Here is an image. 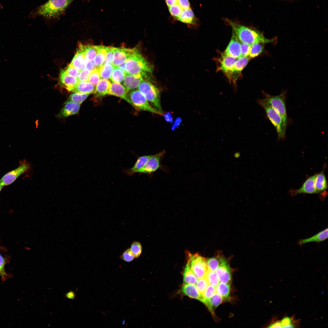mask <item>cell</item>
Returning a JSON list of instances; mask_svg holds the SVG:
<instances>
[{
  "label": "cell",
  "instance_id": "1",
  "mask_svg": "<svg viewBox=\"0 0 328 328\" xmlns=\"http://www.w3.org/2000/svg\"><path fill=\"white\" fill-rule=\"evenodd\" d=\"M226 20L241 42L251 45L258 43L265 44L274 41V39H269L265 37L263 33L258 30L251 29L228 19Z\"/></svg>",
  "mask_w": 328,
  "mask_h": 328
},
{
  "label": "cell",
  "instance_id": "2",
  "mask_svg": "<svg viewBox=\"0 0 328 328\" xmlns=\"http://www.w3.org/2000/svg\"><path fill=\"white\" fill-rule=\"evenodd\" d=\"M71 0H49L30 14L29 17L41 16L48 19L58 17L65 11Z\"/></svg>",
  "mask_w": 328,
  "mask_h": 328
},
{
  "label": "cell",
  "instance_id": "3",
  "mask_svg": "<svg viewBox=\"0 0 328 328\" xmlns=\"http://www.w3.org/2000/svg\"><path fill=\"white\" fill-rule=\"evenodd\" d=\"M126 73L131 75L141 74L146 77L147 73H151L153 69L150 63L138 51L125 62Z\"/></svg>",
  "mask_w": 328,
  "mask_h": 328
},
{
  "label": "cell",
  "instance_id": "4",
  "mask_svg": "<svg viewBox=\"0 0 328 328\" xmlns=\"http://www.w3.org/2000/svg\"><path fill=\"white\" fill-rule=\"evenodd\" d=\"M264 100L277 112L281 116L284 129L286 131L288 123V117L285 105L286 92L283 91L279 94L273 96L262 91Z\"/></svg>",
  "mask_w": 328,
  "mask_h": 328
},
{
  "label": "cell",
  "instance_id": "5",
  "mask_svg": "<svg viewBox=\"0 0 328 328\" xmlns=\"http://www.w3.org/2000/svg\"><path fill=\"white\" fill-rule=\"evenodd\" d=\"M257 102L264 109L268 119L276 130L278 139L283 140L285 137L284 129L282 119L277 112L264 99H258Z\"/></svg>",
  "mask_w": 328,
  "mask_h": 328
},
{
  "label": "cell",
  "instance_id": "6",
  "mask_svg": "<svg viewBox=\"0 0 328 328\" xmlns=\"http://www.w3.org/2000/svg\"><path fill=\"white\" fill-rule=\"evenodd\" d=\"M138 89L155 108L162 113L160 91L158 88L149 81L143 80L139 84Z\"/></svg>",
  "mask_w": 328,
  "mask_h": 328
},
{
  "label": "cell",
  "instance_id": "7",
  "mask_svg": "<svg viewBox=\"0 0 328 328\" xmlns=\"http://www.w3.org/2000/svg\"><path fill=\"white\" fill-rule=\"evenodd\" d=\"M166 151L163 150L154 155H152L148 161L141 169L137 173L141 174H146L151 177L155 172L161 169L168 173L169 168L166 166L162 164L161 161L165 156Z\"/></svg>",
  "mask_w": 328,
  "mask_h": 328
},
{
  "label": "cell",
  "instance_id": "8",
  "mask_svg": "<svg viewBox=\"0 0 328 328\" xmlns=\"http://www.w3.org/2000/svg\"><path fill=\"white\" fill-rule=\"evenodd\" d=\"M129 97L134 108L136 109L157 114H163L162 113L152 107L145 96L138 90L132 91L130 93Z\"/></svg>",
  "mask_w": 328,
  "mask_h": 328
},
{
  "label": "cell",
  "instance_id": "9",
  "mask_svg": "<svg viewBox=\"0 0 328 328\" xmlns=\"http://www.w3.org/2000/svg\"><path fill=\"white\" fill-rule=\"evenodd\" d=\"M188 261L190 267L198 279L205 276L208 270L206 260L197 254H189Z\"/></svg>",
  "mask_w": 328,
  "mask_h": 328
},
{
  "label": "cell",
  "instance_id": "10",
  "mask_svg": "<svg viewBox=\"0 0 328 328\" xmlns=\"http://www.w3.org/2000/svg\"><path fill=\"white\" fill-rule=\"evenodd\" d=\"M31 165L26 161H21L17 168L5 174L0 179V184L4 187L14 182L21 175L30 169Z\"/></svg>",
  "mask_w": 328,
  "mask_h": 328
},
{
  "label": "cell",
  "instance_id": "11",
  "mask_svg": "<svg viewBox=\"0 0 328 328\" xmlns=\"http://www.w3.org/2000/svg\"><path fill=\"white\" fill-rule=\"evenodd\" d=\"M248 57L241 56L237 59L230 71L226 75L229 82L236 87L237 81L240 76L241 71L250 60Z\"/></svg>",
  "mask_w": 328,
  "mask_h": 328
},
{
  "label": "cell",
  "instance_id": "12",
  "mask_svg": "<svg viewBox=\"0 0 328 328\" xmlns=\"http://www.w3.org/2000/svg\"><path fill=\"white\" fill-rule=\"evenodd\" d=\"M215 272L220 282L230 285L231 278V268L224 258L220 256V264Z\"/></svg>",
  "mask_w": 328,
  "mask_h": 328
},
{
  "label": "cell",
  "instance_id": "13",
  "mask_svg": "<svg viewBox=\"0 0 328 328\" xmlns=\"http://www.w3.org/2000/svg\"><path fill=\"white\" fill-rule=\"evenodd\" d=\"M138 51L136 48L129 49L115 47L112 64L114 66H118L125 62Z\"/></svg>",
  "mask_w": 328,
  "mask_h": 328
},
{
  "label": "cell",
  "instance_id": "14",
  "mask_svg": "<svg viewBox=\"0 0 328 328\" xmlns=\"http://www.w3.org/2000/svg\"><path fill=\"white\" fill-rule=\"evenodd\" d=\"M223 53L236 59L241 56V41L233 31L231 40Z\"/></svg>",
  "mask_w": 328,
  "mask_h": 328
},
{
  "label": "cell",
  "instance_id": "15",
  "mask_svg": "<svg viewBox=\"0 0 328 328\" xmlns=\"http://www.w3.org/2000/svg\"><path fill=\"white\" fill-rule=\"evenodd\" d=\"M316 175H313L308 178L299 189L291 190L290 192L291 195L295 196L301 193H318L315 186Z\"/></svg>",
  "mask_w": 328,
  "mask_h": 328
},
{
  "label": "cell",
  "instance_id": "16",
  "mask_svg": "<svg viewBox=\"0 0 328 328\" xmlns=\"http://www.w3.org/2000/svg\"><path fill=\"white\" fill-rule=\"evenodd\" d=\"M237 59L222 53L220 57L217 59V70L222 71L226 75L232 69Z\"/></svg>",
  "mask_w": 328,
  "mask_h": 328
},
{
  "label": "cell",
  "instance_id": "17",
  "mask_svg": "<svg viewBox=\"0 0 328 328\" xmlns=\"http://www.w3.org/2000/svg\"><path fill=\"white\" fill-rule=\"evenodd\" d=\"M128 92L125 87L120 83L113 82L111 83L108 95L119 97L134 107L130 97L127 95Z\"/></svg>",
  "mask_w": 328,
  "mask_h": 328
},
{
  "label": "cell",
  "instance_id": "18",
  "mask_svg": "<svg viewBox=\"0 0 328 328\" xmlns=\"http://www.w3.org/2000/svg\"><path fill=\"white\" fill-rule=\"evenodd\" d=\"M144 77L141 74L131 75L126 73L123 80L124 86L128 92L138 87L143 80Z\"/></svg>",
  "mask_w": 328,
  "mask_h": 328
},
{
  "label": "cell",
  "instance_id": "19",
  "mask_svg": "<svg viewBox=\"0 0 328 328\" xmlns=\"http://www.w3.org/2000/svg\"><path fill=\"white\" fill-rule=\"evenodd\" d=\"M181 291L185 295L203 302V296L195 285L184 284L182 286Z\"/></svg>",
  "mask_w": 328,
  "mask_h": 328
},
{
  "label": "cell",
  "instance_id": "20",
  "mask_svg": "<svg viewBox=\"0 0 328 328\" xmlns=\"http://www.w3.org/2000/svg\"><path fill=\"white\" fill-rule=\"evenodd\" d=\"M80 108V104L67 101L57 115L60 118L67 117L77 114Z\"/></svg>",
  "mask_w": 328,
  "mask_h": 328
},
{
  "label": "cell",
  "instance_id": "21",
  "mask_svg": "<svg viewBox=\"0 0 328 328\" xmlns=\"http://www.w3.org/2000/svg\"><path fill=\"white\" fill-rule=\"evenodd\" d=\"M98 46L79 44L78 49L83 53L87 61H94L97 53Z\"/></svg>",
  "mask_w": 328,
  "mask_h": 328
},
{
  "label": "cell",
  "instance_id": "22",
  "mask_svg": "<svg viewBox=\"0 0 328 328\" xmlns=\"http://www.w3.org/2000/svg\"><path fill=\"white\" fill-rule=\"evenodd\" d=\"M151 155H146L138 157L133 166L130 168L123 170L124 172L129 176H132L137 173L145 164Z\"/></svg>",
  "mask_w": 328,
  "mask_h": 328
},
{
  "label": "cell",
  "instance_id": "23",
  "mask_svg": "<svg viewBox=\"0 0 328 328\" xmlns=\"http://www.w3.org/2000/svg\"><path fill=\"white\" fill-rule=\"evenodd\" d=\"M60 80L62 85L69 91L75 87L79 82L77 78L68 75L64 69L61 70L60 71Z\"/></svg>",
  "mask_w": 328,
  "mask_h": 328
},
{
  "label": "cell",
  "instance_id": "24",
  "mask_svg": "<svg viewBox=\"0 0 328 328\" xmlns=\"http://www.w3.org/2000/svg\"><path fill=\"white\" fill-rule=\"evenodd\" d=\"M328 237V229L327 227L310 237L299 240L297 242V244L300 245H302L310 242H314L319 243L326 240Z\"/></svg>",
  "mask_w": 328,
  "mask_h": 328
},
{
  "label": "cell",
  "instance_id": "25",
  "mask_svg": "<svg viewBox=\"0 0 328 328\" xmlns=\"http://www.w3.org/2000/svg\"><path fill=\"white\" fill-rule=\"evenodd\" d=\"M95 86L89 81L78 82L70 91L90 94L95 92Z\"/></svg>",
  "mask_w": 328,
  "mask_h": 328
},
{
  "label": "cell",
  "instance_id": "26",
  "mask_svg": "<svg viewBox=\"0 0 328 328\" xmlns=\"http://www.w3.org/2000/svg\"><path fill=\"white\" fill-rule=\"evenodd\" d=\"M87 61L82 52L78 49L70 64L80 71L86 68Z\"/></svg>",
  "mask_w": 328,
  "mask_h": 328
},
{
  "label": "cell",
  "instance_id": "27",
  "mask_svg": "<svg viewBox=\"0 0 328 328\" xmlns=\"http://www.w3.org/2000/svg\"><path fill=\"white\" fill-rule=\"evenodd\" d=\"M315 186L318 193L325 192L327 189L328 183L324 170L316 174Z\"/></svg>",
  "mask_w": 328,
  "mask_h": 328
},
{
  "label": "cell",
  "instance_id": "28",
  "mask_svg": "<svg viewBox=\"0 0 328 328\" xmlns=\"http://www.w3.org/2000/svg\"><path fill=\"white\" fill-rule=\"evenodd\" d=\"M111 83L108 79H101L96 86L94 92L98 96L108 95Z\"/></svg>",
  "mask_w": 328,
  "mask_h": 328
},
{
  "label": "cell",
  "instance_id": "29",
  "mask_svg": "<svg viewBox=\"0 0 328 328\" xmlns=\"http://www.w3.org/2000/svg\"><path fill=\"white\" fill-rule=\"evenodd\" d=\"M223 298L217 292L208 300L205 302L204 304L208 308L209 311L212 314H214L215 310L224 301Z\"/></svg>",
  "mask_w": 328,
  "mask_h": 328
},
{
  "label": "cell",
  "instance_id": "30",
  "mask_svg": "<svg viewBox=\"0 0 328 328\" xmlns=\"http://www.w3.org/2000/svg\"><path fill=\"white\" fill-rule=\"evenodd\" d=\"M108 47L98 46L97 53L94 61L96 68L99 69L101 67L106 58Z\"/></svg>",
  "mask_w": 328,
  "mask_h": 328
},
{
  "label": "cell",
  "instance_id": "31",
  "mask_svg": "<svg viewBox=\"0 0 328 328\" xmlns=\"http://www.w3.org/2000/svg\"><path fill=\"white\" fill-rule=\"evenodd\" d=\"M177 19L181 22L188 24H194L196 22L194 14L190 8L183 9Z\"/></svg>",
  "mask_w": 328,
  "mask_h": 328
},
{
  "label": "cell",
  "instance_id": "32",
  "mask_svg": "<svg viewBox=\"0 0 328 328\" xmlns=\"http://www.w3.org/2000/svg\"><path fill=\"white\" fill-rule=\"evenodd\" d=\"M197 280V278L191 270L188 262H187L183 273L184 284L195 285Z\"/></svg>",
  "mask_w": 328,
  "mask_h": 328
},
{
  "label": "cell",
  "instance_id": "33",
  "mask_svg": "<svg viewBox=\"0 0 328 328\" xmlns=\"http://www.w3.org/2000/svg\"><path fill=\"white\" fill-rule=\"evenodd\" d=\"M216 292L223 299L228 300L230 293V285L220 282L216 287Z\"/></svg>",
  "mask_w": 328,
  "mask_h": 328
},
{
  "label": "cell",
  "instance_id": "34",
  "mask_svg": "<svg viewBox=\"0 0 328 328\" xmlns=\"http://www.w3.org/2000/svg\"><path fill=\"white\" fill-rule=\"evenodd\" d=\"M114 67L112 63L102 65L98 69L100 77L103 79L110 78Z\"/></svg>",
  "mask_w": 328,
  "mask_h": 328
},
{
  "label": "cell",
  "instance_id": "35",
  "mask_svg": "<svg viewBox=\"0 0 328 328\" xmlns=\"http://www.w3.org/2000/svg\"><path fill=\"white\" fill-rule=\"evenodd\" d=\"M264 44L258 43L251 45L248 57L250 59L254 58L261 54L263 51Z\"/></svg>",
  "mask_w": 328,
  "mask_h": 328
},
{
  "label": "cell",
  "instance_id": "36",
  "mask_svg": "<svg viewBox=\"0 0 328 328\" xmlns=\"http://www.w3.org/2000/svg\"><path fill=\"white\" fill-rule=\"evenodd\" d=\"M90 94L78 92L72 93L69 96L68 101L80 104Z\"/></svg>",
  "mask_w": 328,
  "mask_h": 328
},
{
  "label": "cell",
  "instance_id": "37",
  "mask_svg": "<svg viewBox=\"0 0 328 328\" xmlns=\"http://www.w3.org/2000/svg\"><path fill=\"white\" fill-rule=\"evenodd\" d=\"M126 74L118 66H114L110 78L114 82L120 83L123 80Z\"/></svg>",
  "mask_w": 328,
  "mask_h": 328
},
{
  "label": "cell",
  "instance_id": "38",
  "mask_svg": "<svg viewBox=\"0 0 328 328\" xmlns=\"http://www.w3.org/2000/svg\"><path fill=\"white\" fill-rule=\"evenodd\" d=\"M220 256H217L208 258L206 260L208 270L215 272L220 263Z\"/></svg>",
  "mask_w": 328,
  "mask_h": 328
},
{
  "label": "cell",
  "instance_id": "39",
  "mask_svg": "<svg viewBox=\"0 0 328 328\" xmlns=\"http://www.w3.org/2000/svg\"><path fill=\"white\" fill-rule=\"evenodd\" d=\"M205 277L209 284L216 287L219 283L218 276L215 272L208 270Z\"/></svg>",
  "mask_w": 328,
  "mask_h": 328
},
{
  "label": "cell",
  "instance_id": "40",
  "mask_svg": "<svg viewBox=\"0 0 328 328\" xmlns=\"http://www.w3.org/2000/svg\"><path fill=\"white\" fill-rule=\"evenodd\" d=\"M130 248L135 258H138L140 256L142 251V247L139 242L133 241L131 244Z\"/></svg>",
  "mask_w": 328,
  "mask_h": 328
},
{
  "label": "cell",
  "instance_id": "41",
  "mask_svg": "<svg viewBox=\"0 0 328 328\" xmlns=\"http://www.w3.org/2000/svg\"><path fill=\"white\" fill-rule=\"evenodd\" d=\"M168 7L170 15L173 17L177 19L181 13L183 9L177 3Z\"/></svg>",
  "mask_w": 328,
  "mask_h": 328
},
{
  "label": "cell",
  "instance_id": "42",
  "mask_svg": "<svg viewBox=\"0 0 328 328\" xmlns=\"http://www.w3.org/2000/svg\"><path fill=\"white\" fill-rule=\"evenodd\" d=\"M198 279L196 286L202 295L209 284L205 276Z\"/></svg>",
  "mask_w": 328,
  "mask_h": 328
},
{
  "label": "cell",
  "instance_id": "43",
  "mask_svg": "<svg viewBox=\"0 0 328 328\" xmlns=\"http://www.w3.org/2000/svg\"><path fill=\"white\" fill-rule=\"evenodd\" d=\"M98 69L95 68L91 71L88 81L95 86H96L100 80V76Z\"/></svg>",
  "mask_w": 328,
  "mask_h": 328
},
{
  "label": "cell",
  "instance_id": "44",
  "mask_svg": "<svg viewBox=\"0 0 328 328\" xmlns=\"http://www.w3.org/2000/svg\"><path fill=\"white\" fill-rule=\"evenodd\" d=\"M216 292V287L209 285L206 289L202 294L203 298V303L208 300Z\"/></svg>",
  "mask_w": 328,
  "mask_h": 328
},
{
  "label": "cell",
  "instance_id": "45",
  "mask_svg": "<svg viewBox=\"0 0 328 328\" xmlns=\"http://www.w3.org/2000/svg\"><path fill=\"white\" fill-rule=\"evenodd\" d=\"M120 258L126 262H131L135 258L130 248H128L120 255Z\"/></svg>",
  "mask_w": 328,
  "mask_h": 328
},
{
  "label": "cell",
  "instance_id": "46",
  "mask_svg": "<svg viewBox=\"0 0 328 328\" xmlns=\"http://www.w3.org/2000/svg\"><path fill=\"white\" fill-rule=\"evenodd\" d=\"M91 71L85 68L80 71L77 78L79 82L88 81Z\"/></svg>",
  "mask_w": 328,
  "mask_h": 328
},
{
  "label": "cell",
  "instance_id": "47",
  "mask_svg": "<svg viewBox=\"0 0 328 328\" xmlns=\"http://www.w3.org/2000/svg\"><path fill=\"white\" fill-rule=\"evenodd\" d=\"M115 47L109 46L105 60L102 65L108 63H112Z\"/></svg>",
  "mask_w": 328,
  "mask_h": 328
},
{
  "label": "cell",
  "instance_id": "48",
  "mask_svg": "<svg viewBox=\"0 0 328 328\" xmlns=\"http://www.w3.org/2000/svg\"><path fill=\"white\" fill-rule=\"evenodd\" d=\"M65 70L68 75L76 78L77 77L80 71L70 64L67 67Z\"/></svg>",
  "mask_w": 328,
  "mask_h": 328
},
{
  "label": "cell",
  "instance_id": "49",
  "mask_svg": "<svg viewBox=\"0 0 328 328\" xmlns=\"http://www.w3.org/2000/svg\"><path fill=\"white\" fill-rule=\"evenodd\" d=\"M251 45L241 42V56L248 57Z\"/></svg>",
  "mask_w": 328,
  "mask_h": 328
},
{
  "label": "cell",
  "instance_id": "50",
  "mask_svg": "<svg viewBox=\"0 0 328 328\" xmlns=\"http://www.w3.org/2000/svg\"><path fill=\"white\" fill-rule=\"evenodd\" d=\"M282 328H293L294 326L291 324L292 320L288 317L283 318L280 322Z\"/></svg>",
  "mask_w": 328,
  "mask_h": 328
},
{
  "label": "cell",
  "instance_id": "51",
  "mask_svg": "<svg viewBox=\"0 0 328 328\" xmlns=\"http://www.w3.org/2000/svg\"><path fill=\"white\" fill-rule=\"evenodd\" d=\"M177 3L183 9H187L190 8V5L189 0H177Z\"/></svg>",
  "mask_w": 328,
  "mask_h": 328
},
{
  "label": "cell",
  "instance_id": "52",
  "mask_svg": "<svg viewBox=\"0 0 328 328\" xmlns=\"http://www.w3.org/2000/svg\"><path fill=\"white\" fill-rule=\"evenodd\" d=\"M86 68L91 71L96 68L94 60L92 61H87Z\"/></svg>",
  "mask_w": 328,
  "mask_h": 328
},
{
  "label": "cell",
  "instance_id": "53",
  "mask_svg": "<svg viewBox=\"0 0 328 328\" xmlns=\"http://www.w3.org/2000/svg\"><path fill=\"white\" fill-rule=\"evenodd\" d=\"M163 115L166 121L171 123L173 122V117L170 112H167Z\"/></svg>",
  "mask_w": 328,
  "mask_h": 328
},
{
  "label": "cell",
  "instance_id": "54",
  "mask_svg": "<svg viewBox=\"0 0 328 328\" xmlns=\"http://www.w3.org/2000/svg\"><path fill=\"white\" fill-rule=\"evenodd\" d=\"M5 264L4 258L0 255V275H3L4 273V267Z\"/></svg>",
  "mask_w": 328,
  "mask_h": 328
},
{
  "label": "cell",
  "instance_id": "55",
  "mask_svg": "<svg viewBox=\"0 0 328 328\" xmlns=\"http://www.w3.org/2000/svg\"><path fill=\"white\" fill-rule=\"evenodd\" d=\"M181 121L182 119L180 118H177L176 119L174 123L173 124V125L171 129L172 130H174L176 128H177V127L179 126L180 125V124Z\"/></svg>",
  "mask_w": 328,
  "mask_h": 328
},
{
  "label": "cell",
  "instance_id": "56",
  "mask_svg": "<svg viewBox=\"0 0 328 328\" xmlns=\"http://www.w3.org/2000/svg\"><path fill=\"white\" fill-rule=\"evenodd\" d=\"M268 328H282V326L279 321H277L270 324Z\"/></svg>",
  "mask_w": 328,
  "mask_h": 328
},
{
  "label": "cell",
  "instance_id": "57",
  "mask_svg": "<svg viewBox=\"0 0 328 328\" xmlns=\"http://www.w3.org/2000/svg\"><path fill=\"white\" fill-rule=\"evenodd\" d=\"M66 296L68 299H73L75 297V294L73 292L70 291L66 293Z\"/></svg>",
  "mask_w": 328,
  "mask_h": 328
},
{
  "label": "cell",
  "instance_id": "58",
  "mask_svg": "<svg viewBox=\"0 0 328 328\" xmlns=\"http://www.w3.org/2000/svg\"><path fill=\"white\" fill-rule=\"evenodd\" d=\"M166 4L168 7L173 5L177 2V0H165Z\"/></svg>",
  "mask_w": 328,
  "mask_h": 328
},
{
  "label": "cell",
  "instance_id": "59",
  "mask_svg": "<svg viewBox=\"0 0 328 328\" xmlns=\"http://www.w3.org/2000/svg\"><path fill=\"white\" fill-rule=\"evenodd\" d=\"M118 67L121 70L126 74L125 68V62L120 64L118 66Z\"/></svg>",
  "mask_w": 328,
  "mask_h": 328
},
{
  "label": "cell",
  "instance_id": "60",
  "mask_svg": "<svg viewBox=\"0 0 328 328\" xmlns=\"http://www.w3.org/2000/svg\"><path fill=\"white\" fill-rule=\"evenodd\" d=\"M3 187H4L0 184V192H1Z\"/></svg>",
  "mask_w": 328,
  "mask_h": 328
},
{
  "label": "cell",
  "instance_id": "61",
  "mask_svg": "<svg viewBox=\"0 0 328 328\" xmlns=\"http://www.w3.org/2000/svg\"><path fill=\"white\" fill-rule=\"evenodd\" d=\"M71 0L72 1L73 0Z\"/></svg>",
  "mask_w": 328,
  "mask_h": 328
}]
</instances>
